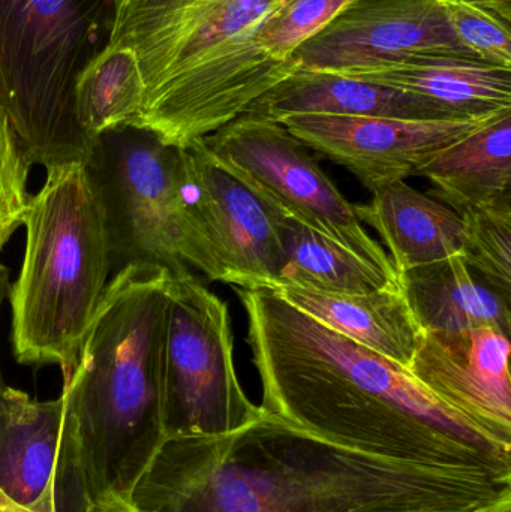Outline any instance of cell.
Returning a JSON list of instances; mask_svg holds the SVG:
<instances>
[{"label":"cell","mask_w":511,"mask_h":512,"mask_svg":"<svg viewBox=\"0 0 511 512\" xmlns=\"http://www.w3.org/2000/svg\"><path fill=\"white\" fill-rule=\"evenodd\" d=\"M399 286L420 330L495 327L511 333V300L486 285L461 255L399 273Z\"/></svg>","instance_id":"ffe728a7"},{"label":"cell","mask_w":511,"mask_h":512,"mask_svg":"<svg viewBox=\"0 0 511 512\" xmlns=\"http://www.w3.org/2000/svg\"><path fill=\"white\" fill-rule=\"evenodd\" d=\"M243 114L281 122L296 114L387 117L458 122V111L416 93L380 86L335 71L296 68L249 105Z\"/></svg>","instance_id":"9a60e30c"},{"label":"cell","mask_w":511,"mask_h":512,"mask_svg":"<svg viewBox=\"0 0 511 512\" xmlns=\"http://www.w3.org/2000/svg\"><path fill=\"white\" fill-rule=\"evenodd\" d=\"M168 283V271L155 265L117 271L63 382L65 432L83 512L132 510V493L167 439L162 333Z\"/></svg>","instance_id":"3957f363"},{"label":"cell","mask_w":511,"mask_h":512,"mask_svg":"<svg viewBox=\"0 0 511 512\" xmlns=\"http://www.w3.org/2000/svg\"><path fill=\"white\" fill-rule=\"evenodd\" d=\"M511 478L425 468L348 450L263 411L221 436L165 439L132 493L137 512H440L482 510Z\"/></svg>","instance_id":"7a4b0ae2"},{"label":"cell","mask_w":511,"mask_h":512,"mask_svg":"<svg viewBox=\"0 0 511 512\" xmlns=\"http://www.w3.org/2000/svg\"><path fill=\"white\" fill-rule=\"evenodd\" d=\"M440 50L471 53L440 0H350L296 48L288 68L342 72Z\"/></svg>","instance_id":"7c38bea8"},{"label":"cell","mask_w":511,"mask_h":512,"mask_svg":"<svg viewBox=\"0 0 511 512\" xmlns=\"http://www.w3.org/2000/svg\"><path fill=\"white\" fill-rule=\"evenodd\" d=\"M339 74L425 96L468 119L511 108V68L473 53L425 51Z\"/></svg>","instance_id":"2e32d148"},{"label":"cell","mask_w":511,"mask_h":512,"mask_svg":"<svg viewBox=\"0 0 511 512\" xmlns=\"http://www.w3.org/2000/svg\"><path fill=\"white\" fill-rule=\"evenodd\" d=\"M447 23L471 53L503 68H511V20L483 0H440Z\"/></svg>","instance_id":"cb8c5ba5"},{"label":"cell","mask_w":511,"mask_h":512,"mask_svg":"<svg viewBox=\"0 0 511 512\" xmlns=\"http://www.w3.org/2000/svg\"><path fill=\"white\" fill-rule=\"evenodd\" d=\"M488 117L432 122L296 114L279 123L308 149L347 168L366 189L375 192L416 176L435 153L476 131Z\"/></svg>","instance_id":"8fae6325"},{"label":"cell","mask_w":511,"mask_h":512,"mask_svg":"<svg viewBox=\"0 0 511 512\" xmlns=\"http://www.w3.org/2000/svg\"><path fill=\"white\" fill-rule=\"evenodd\" d=\"M480 512H511V496H507V498L500 499V501L495 502V504L489 505L485 510Z\"/></svg>","instance_id":"f1b7e54d"},{"label":"cell","mask_w":511,"mask_h":512,"mask_svg":"<svg viewBox=\"0 0 511 512\" xmlns=\"http://www.w3.org/2000/svg\"><path fill=\"white\" fill-rule=\"evenodd\" d=\"M162 406L167 438L228 435L263 415L237 376L227 303L192 273L168 283Z\"/></svg>","instance_id":"ba28073f"},{"label":"cell","mask_w":511,"mask_h":512,"mask_svg":"<svg viewBox=\"0 0 511 512\" xmlns=\"http://www.w3.org/2000/svg\"><path fill=\"white\" fill-rule=\"evenodd\" d=\"M0 490L41 512H83L62 396L36 400L0 376Z\"/></svg>","instance_id":"5bb4252c"},{"label":"cell","mask_w":511,"mask_h":512,"mask_svg":"<svg viewBox=\"0 0 511 512\" xmlns=\"http://www.w3.org/2000/svg\"><path fill=\"white\" fill-rule=\"evenodd\" d=\"M281 239L284 265L276 286H302L333 294H368L399 285V276L372 267L291 216L284 215L282 219Z\"/></svg>","instance_id":"44dd1931"},{"label":"cell","mask_w":511,"mask_h":512,"mask_svg":"<svg viewBox=\"0 0 511 512\" xmlns=\"http://www.w3.org/2000/svg\"><path fill=\"white\" fill-rule=\"evenodd\" d=\"M270 289L315 321L408 372L420 328L401 286H389L368 294H333L293 285Z\"/></svg>","instance_id":"e0dca14e"},{"label":"cell","mask_w":511,"mask_h":512,"mask_svg":"<svg viewBox=\"0 0 511 512\" xmlns=\"http://www.w3.org/2000/svg\"><path fill=\"white\" fill-rule=\"evenodd\" d=\"M291 0H113L107 44L134 51L144 101L131 125L185 146L210 84L237 48Z\"/></svg>","instance_id":"8992f818"},{"label":"cell","mask_w":511,"mask_h":512,"mask_svg":"<svg viewBox=\"0 0 511 512\" xmlns=\"http://www.w3.org/2000/svg\"><path fill=\"white\" fill-rule=\"evenodd\" d=\"M263 409L348 450L425 468L511 478V447L425 390L404 367L315 321L266 286H233Z\"/></svg>","instance_id":"6da1fadb"},{"label":"cell","mask_w":511,"mask_h":512,"mask_svg":"<svg viewBox=\"0 0 511 512\" xmlns=\"http://www.w3.org/2000/svg\"><path fill=\"white\" fill-rule=\"evenodd\" d=\"M23 225L26 252L8 294L12 348L18 363L57 364L65 381L111 273L104 215L84 165L47 168Z\"/></svg>","instance_id":"277c9868"},{"label":"cell","mask_w":511,"mask_h":512,"mask_svg":"<svg viewBox=\"0 0 511 512\" xmlns=\"http://www.w3.org/2000/svg\"><path fill=\"white\" fill-rule=\"evenodd\" d=\"M483 2L488 3L507 20H511V0H483Z\"/></svg>","instance_id":"83f0119b"},{"label":"cell","mask_w":511,"mask_h":512,"mask_svg":"<svg viewBox=\"0 0 511 512\" xmlns=\"http://www.w3.org/2000/svg\"><path fill=\"white\" fill-rule=\"evenodd\" d=\"M111 18L113 0H0V111L30 167L86 162L75 86Z\"/></svg>","instance_id":"5b68a950"},{"label":"cell","mask_w":511,"mask_h":512,"mask_svg":"<svg viewBox=\"0 0 511 512\" xmlns=\"http://www.w3.org/2000/svg\"><path fill=\"white\" fill-rule=\"evenodd\" d=\"M461 218L464 237L459 255L480 280L511 300V195Z\"/></svg>","instance_id":"603a6c76"},{"label":"cell","mask_w":511,"mask_h":512,"mask_svg":"<svg viewBox=\"0 0 511 512\" xmlns=\"http://www.w3.org/2000/svg\"><path fill=\"white\" fill-rule=\"evenodd\" d=\"M510 336L495 327L420 330L408 373L452 411L511 447Z\"/></svg>","instance_id":"4fadbf2b"},{"label":"cell","mask_w":511,"mask_h":512,"mask_svg":"<svg viewBox=\"0 0 511 512\" xmlns=\"http://www.w3.org/2000/svg\"><path fill=\"white\" fill-rule=\"evenodd\" d=\"M9 286H11V283H9L8 268L0 264V312H2L3 303L8 298Z\"/></svg>","instance_id":"4316f807"},{"label":"cell","mask_w":511,"mask_h":512,"mask_svg":"<svg viewBox=\"0 0 511 512\" xmlns=\"http://www.w3.org/2000/svg\"><path fill=\"white\" fill-rule=\"evenodd\" d=\"M504 499V498H503ZM482 510H485V508H482ZM482 510H470V511H440V512H480Z\"/></svg>","instance_id":"f546056e"},{"label":"cell","mask_w":511,"mask_h":512,"mask_svg":"<svg viewBox=\"0 0 511 512\" xmlns=\"http://www.w3.org/2000/svg\"><path fill=\"white\" fill-rule=\"evenodd\" d=\"M416 176L432 183L429 194L458 215L511 195V108L498 111L476 131L435 153Z\"/></svg>","instance_id":"d6986e66"},{"label":"cell","mask_w":511,"mask_h":512,"mask_svg":"<svg viewBox=\"0 0 511 512\" xmlns=\"http://www.w3.org/2000/svg\"><path fill=\"white\" fill-rule=\"evenodd\" d=\"M144 101V81L134 51L107 44L81 71L75 86V116L87 137L131 125Z\"/></svg>","instance_id":"7402d4cb"},{"label":"cell","mask_w":511,"mask_h":512,"mask_svg":"<svg viewBox=\"0 0 511 512\" xmlns=\"http://www.w3.org/2000/svg\"><path fill=\"white\" fill-rule=\"evenodd\" d=\"M104 215L111 271L155 265L191 274L183 259V147L123 125L98 135L84 162Z\"/></svg>","instance_id":"52a82bcc"},{"label":"cell","mask_w":511,"mask_h":512,"mask_svg":"<svg viewBox=\"0 0 511 512\" xmlns=\"http://www.w3.org/2000/svg\"><path fill=\"white\" fill-rule=\"evenodd\" d=\"M207 149L285 215L398 277L389 255L357 218L308 147L282 123L242 114L203 138Z\"/></svg>","instance_id":"30bf717a"},{"label":"cell","mask_w":511,"mask_h":512,"mask_svg":"<svg viewBox=\"0 0 511 512\" xmlns=\"http://www.w3.org/2000/svg\"><path fill=\"white\" fill-rule=\"evenodd\" d=\"M354 210L380 234L398 274L461 254V215L405 182L372 192V200Z\"/></svg>","instance_id":"ac0fdd59"},{"label":"cell","mask_w":511,"mask_h":512,"mask_svg":"<svg viewBox=\"0 0 511 512\" xmlns=\"http://www.w3.org/2000/svg\"><path fill=\"white\" fill-rule=\"evenodd\" d=\"M0 512H41L32 510V508L26 507V505L20 504V502L14 501V499L6 496L5 493L0 490Z\"/></svg>","instance_id":"484cf974"},{"label":"cell","mask_w":511,"mask_h":512,"mask_svg":"<svg viewBox=\"0 0 511 512\" xmlns=\"http://www.w3.org/2000/svg\"><path fill=\"white\" fill-rule=\"evenodd\" d=\"M30 165L24 161L14 134L0 111V251L23 225L30 195Z\"/></svg>","instance_id":"d4e9b609"},{"label":"cell","mask_w":511,"mask_h":512,"mask_svg":"<svg viewBox=\"0 0 511 512\" xmlns=\"http://www.w3.org/2000/svg\"><path fill=\"white\" fill-rule=\"evenodd\" d=\"M125 512H137V511H134V510H129V511H125Z\"/></svg>","instance_id":"4dcf8cb0"},{"label":"cell","mask_w":511,"mask_h":512,"mask_svg":"<svg viewBox=\"0 0 511 512\" xmlns=\"http://www.w3.org/2000/svg\"><path fill=\"white\" fill-rule=\"evenodd\" d=\"M183 259L216 282L273 288L284 265L285 213L222 164L203 138L183 147Z\"/></svg>","instance_id":"9c48e42d"}]
</instances>
